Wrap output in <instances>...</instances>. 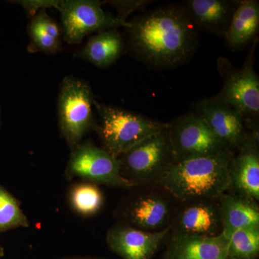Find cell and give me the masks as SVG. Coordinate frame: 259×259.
Instances as JSON below:
<instances>
[{
  "label": "cell",
  "instance_id": "1",
  "mask_svg": "<svg viewBox=\"0 0 259 259\" xmlns=\"http://www.w3.org/2000/svg\"><path fill=\"white\" fill-rule=\"evenodd\" d=\"M129 42L136 57L157 69L177 67L198 47L199 30L183 5L148 11L130 21Z\"/></svg>",
  "mask_w": 259,
  "mask_h": 259
},
{
  "label": "cell",
  "instance_id": "2",
  "mask_svg": "<svg viewBox=\"0 0 259 259\" xmlns=\"http://www.w3.org/2000/svg\"><path fill=\"white\" fill-rule=\"evenodd\" d=\"M233 151L175 161L158 181L167 194L182 203L218 201L230 190L229 164Z\"/></svg>",
  "mask_w": 259,
  "mask_h": 259
},
{
  "label": "cell",
  "instance_id": "3",
  "mask_svg": "<svg viewBox=\"0 0 259 259\" xmlns=\"http://www.w3.org/2000/svg\"><path fill=\"white\" fill-rule=\"evenodd\" d=\"M94 107L98 115L95 131L102 148L118 158L146 138L168 128L169 123L152 120L120 107L99 103Z\"/></svg>",
  "mask_w": 259,
  "mask_h": 259
},
{
  "label": "cell",
  "instance_id": "4",
  "mask_svg": "<svg viewBox=\"0 0 259 259\" xmlns=\"http://www.w3.org/2000/svg\"><path fill=\"white\" fill-rule=\"evenodd\" d=\"M95 101L92 89L86 81L73 76L63 79L58 97V120L61 136L71 151L95 128Z\"/></svg>",
  "mask_w": 259,
  "mask_h": 259
},
{
  "label": "cell",
  "instance_id": "5",
  "mask_svg": "<svg viewBox=\"0 0 259 259\" xmlns=\"http://www.w3.org/2000/svg\"><path fill=\"white\" fill-rule=\"evenodd\" d=\"M256 38L241 68H236L226 58H218L217 69L223 79V88L216 96L236 110L246 124L258 122L259 77L253 68Z\"/></svg>",
  "mask_w": 259,
  "mask_h": 259
},
{
  "label": "cell",
  "instance_id": "6",
  "mask_svg": "<svg viewBox=\"0 0 259 259\" xmlns=\"http://www.w3.org/2000/svg\"><path fill=\"white\" fill-rule=\"evenodd\" d=\"M168 128L146 138L118 158L121 175L135 187L157 185L175 161Z\"/></svg>",
  "mask_w": 259,
  "mask_h": 259
},
{
  "label": "cell",
  "instance_id": "7",
  "mask_svg": "<svg viewBox=\"0 0 259 259\" xmlns=\"http://www.w3.org/2000/svg\"><path fill=\"white\" fill-rule=\"evenodd\" d=\"M120 161L105 149L85 141L71 151L65 175L69 180L81 179L95 185L118 188H134L121 175Z\"/></svg>",
  "mask_w": 259,
  "mask_h": 259
},
{
  "label": "cell",
  "instance_id": "8",
  "mask_svg": "<svg viewBox=\"0 0 259 259\" xmlns=\"http://www.w3.org/2000/svg\"><path fill=\"white\" fill-rule=\"evenodd\" d=\"M102 3L95 0H65L58 7L62 24L63 39L69 44H79L96 31L128 28L130 22L102 9Z\"/></svg>",
  "mask_w": 259,
  "mask_h": 259
},
{
  "label": "cell",
  "instance_id": "9",
  "mask_svg": "<svg viewBox=\"0 0 259 259\" xmlns=\"http://www.w3.org/2000/svg\"><path fill=\"white\" fill-rule=\"evenodd\" d=\"M168 134L175 161L230 150L194 111L187 112L169 122Z\"/></svg>",
  "mask_w": 259,
  "mask_h": 259
},
{
  "label": "cell",
  "instance_id": "10",
  "mask_svg": "<svg viewBox=\"0 0 259 259\" xmlns=\"http://www.w3.org/2000/svg\"><path fill=\"white\" fill-rule=\"evenodd\" d=\"M194 109L228 149H239L248 134L246 120L239 112L214 97L200 100Z\"/></svg>",
  "mask_w": 259,
  "mask_h": 259
},
{
  "label": "cell",
  "instance_id": "11",
  "mask_svg": "<svg viewBox=\"0 0 259 259\" xmlns=\"http://www.w3.org/2000/svg\"><path fill=\"white\" fill-rule=\"evenodd\" d=\"M122 223L142 230L159 231L166 227L171 216L169 201L163 195L144 193L130 196L119 207Z\"/></svg>",
  "mask_w": 259,
  "mask_h": 259
},
{
  "label": "cell",
  "instance_id": "12",
  "mask_svg": "<svg viewBox=\"0 0 259 259\" xmlns=\"http://www.w3.org/2000/svg\"><path fill=\"white\" fill-rule=\"evenodd\" d=\"M170 229L168 227L159 231H145L121 222L107 231V244L122 259H151Z\"/></svg>",
  "mask_w": 259,
  "mask_h": 259
},
{
  "label": "cell",
  "instance_id": "13",
  "mask_svg": "<svg viewBox=\"0 0 259 259\" xmlns=\"http://www.w3.org/2000/svg\"><path fill=\"white\" fill-rule=\"evenodd\" d=\"M230 190L259 200L258 129L252 130L229 164Z\"/></svg>",
  "mask_w": 259,
  "mask_h": 259
},
{
  "label": "cell",
  "instance_id": "14",
  "mask_svg": "<svg viewBox=\"0 0 259 259\" xmlns=\"http://www.w3.org/2000/svg\"><path fill=\"white\" fill-rule=\"evenodd\" d=\"M185 204L175 218V233L203 236L222 233L218 201H196Z\"/></svg>",
  "mask_w": 259,
  "mask_h": 259
},
{
  "label": "cell",
  "instance_id": "15",
  "mask_svg": "<svg viewBox=\"0 0 259 259\" xmlns=\"http://www.w3.org/2000/svg\"><path fill=\"white\" fill-rule=\"evenodd\" d=\"M228 238L174 233L168 241L164 259H228Z\"/></svg>",
  "mask_w": 259,
  "mask_h": 259
},
{
  "label": "cell",
  "instance_id": "16",
  "mask_svg": "<svg viewBox=\"0 0 259 259\" xmlns=\"http://www.w3.org/2000/svg\"><path fill=\"white\" fill-rule=\"evenodd\" d=\"M239 1L190 0L184 4L198 30L224 35Z\"/></svg>",
  "mask_w": 259,
  "mask_h": 259
},
{
  "label": "cell",
  "instance_id": "17",
  "mask_svg": "<svg viewBox=\"0 0 259 259\" xmlns=\"http://www.w3.org/2000/svg\"><path fill=\"white\" fill-rule=\"evenodd\" d=\"M218 202L222 233L228 239L238 230L259 227L258 206L253 199L228 191Z\"/></svg>",
  "mask_w": 259,
  "mask_h": 259
},
{
  "label": "cell",
  "instance_id": "18",
  "mask_svg": "<svg viewBox=\"0 0 259 259\" xmlns=\"http://www.w3.org/2000/svg\"><path fill=\"white\" fill-rule=\"evenodd\" d=\"M259 28V3L256 0L239 1L231 24L223 37L233 49L254 41Z\"/></svg>",
  "mask_w": 259,
  "mask_h": 259
},
{
  "label": "cell",
  "instance_id": "19",
  "mask_svg": "<svg viewBox=\"0 0 259 259\" xmlns=\"http://www.w3.org/2000/svg\"><path fill=\"white\" fill-rule=\"evenodd\" d=\"M125 44L117 29L103 30L92 37L76 54L99 68L111 66L122 55Z\"/></svg>",
  "mask_w": 259,
  "mask_h": 259
},
{
  "label": "cell",
  "instance_id": "20",
  "mask_svg": "<svg viewBox=\"0 0 259 259\" xmlns=\"http://www.w3.org/2000/svg\"><path fill=\"white\" fill-rule=\"evenodd\" d=\"M28 31L30 52L40 51L47 54H54L60 51L62 29L48 15L47 10H40L32 18Z\"/></svg>",
  "mask_w": 259,
  "mask_h": 259
},
{
  "label": "cell",
  "instance_id": "21",
  "mask_svg": "<svg viewBox=\"0 0 259 259\" xmlns=\"http://www.w3.org/2000/svg\"><path fill=\"white\" fill-rule=\"evenodd\" d=\"M69 202L71 209L82 217H90L100 212L104 196L98 185L91 182L74 184L70 189Z\"/></svg>",
  "mask_w": 259,
  "mask_h": 259
},
{
  "label": "cell",
  "instance_id": "22",
  "mask_svg": "<svg viewBox=\"0 0 259 259\" xmlns=\"http://www.w3.org/2000/svg\"><path fill=\"white\" fill-rule=\"evenodd\" d=\"M228 259H258L259 227L242 228L228 238Z\"/></svg>",
  "mask_w": 259,
  "mask_h": 259
},
{
  "label": "cell",
  "instance_id": "23",
  "mask_svg": "<svg viewBox=\"0 0 259 259\" xmlns=\"http://www.w3.org/2000/svg\"><path fill=\"white\" fill-rule=\"evenodd\" d=\"M30 221L15 196L0 185V233L17 228H28Z\"/></svg>",
  "mask_w": 259,
  "mask_h": 259
},
{
  "label": "cell",
  "instance_id": "24",
  "mask_svg": "<svg viewBox=\"0 0 259 259\" xmlns=\"http://www.w3.org/2000/svg\"><path fill=\"white\" fill-rule=\"evenodd\" d=\"M61 2L59 0H19L10 1V3L20 5L28 15L33 18L40 10H47L49 8H55L57 10Z\"/></svg>",
  "mask_w": 259,
  "mask_h": 259
},
{
  "label": "cell",
  "instance_id": "25",
  "mask_svg": "<svg viewBox=\"0 0 259 259\" xmlns=\"http://www.w3.org/2000/svg\"><path fill=\"white\" fill-rule=\"evenodd\" d=\"M147 1H113L111 4L117 8L119 18L126 20L127 15L138 8H141L145 5H147Z\"/></svg>",
  "mask_w": 259,
  "mask_h": 259
},
{
  "label": "cell",
  "instance_id": "26",
  "mask_svg": "<svg viewBox=\"0 0 259 259\" xmlns=\"http://www.w3.org/2000/svg\"><path fill=\"white\" fill-rule=\"evenodd\" d=\"M57 259H104L102 258H96V257L90 256H71V257H64V258H60Z\"/></svg>",
  "mask_w": 259,
  "mask_h": 259
},
{
  "label": "cell",
  "instance_id": "27",
  "mask_svg": "<svg viewBox=\"0 0 259 259\" xmlns=\"http://www.w3.org/2000/svg\"><path fill=\"white\" fill-rule=\"evenodd\" d=\"M5 255V250L3 247L0 246V258H3Z\"/></svg>",
  "mask_w": 259,
  "mask_h": 259
},
{
  "label": "cell",
  "instance_id": "28",
  "mask_svg": "<svg viewBox=\"0 0 259 259\" xmlns=\"http://www.w3.org/2000/svg\"><path fill=\"white\" fill-rule=\"evenodd\" d=\"M0 124H1V112H0Z\"/></svg>",
  "mask_w": 259,
  "mask_h": 259
},
{
  "label": "cell",
  "instance_id": "29",
  "mask_svg": "<svg viewBox=\"0 0 259 259\" xmlns=\"http://www.w3.org/2000/svg\"><path fill=\"white\" fill-rule=\"evenodd\" d=\"M163 259H164V258H163Z\"/></svg>",
  "mask_w": 259,
  "mask_h": 259
},
{
  "label": "cell",
  "instance_id": "30",
  "mask_svg": "<svg viewBox=\"0 0 259 259\" xmlns=\"http://www.w3.org/2000/svg\"></svg>",
  "mask_w": 259,
  "mask_h": 259
}]
</instances>
